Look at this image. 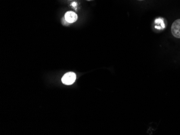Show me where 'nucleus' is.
Returning a JSON list of instances; mask_svg holds the SVG:
<instances>
[{
    "instance_id": "0eeeda50",
    "label": "nucleus",
    "mask_w": 180,
    "mask_h": 135,
    "mask_svg": "<svg viewBox=\"0 0 180 135\" xmlns=\"http://www.w3.org/2000/svg\"><path fill=\"white\" fill-rule=\"evenodd\" d=\"M138 1H144V0H138Z\"/></svg>"
},
{
    "instance_id": "7ed1b4c3",
    "label": "nucleus",
    "mask_w": 180,
    "mask_h": 135,
    "mask_svg": "<svg viewBox=\"0 0 180 135\" xmlns=\"http://www.w3.org/2000/svg\"><path fill=\"white\" fill-rule=\"evenodd\" d=\"M65 19L69 23H74L77 20L78 16L73 11H68L65 14Z\"/></svg>"
},
{
    "instance_id": "423d86ee",
    "label": "nucleus",
    "mask_w": 180,
    "mask_h": 135,
    "mask_svg": "<svg viewBox=\"0 0 180 135\" xmlns=\"http://www.w3.org/2000/svg\"><path fill=\"white\" fill-rule=\"evenodd\" d=\"M77 3L76 2H73L71 3V6H77Z\"/></svg>"
},
{
    "instance_id": "f03ea898",
    "label": "nucleus",
    "mask_w": 180,
    "mask_h": 135,
    "mask_svg": "<svg viewBox=\"0 0 180 135\" xmlns=\"http://www.w3.org/2000/svg\"><path fill=\"white\" fill-rule=\"evenodd\" d=\"M172 33L175 37L180 38V19L174 21L171 27Z\"/></svg>"
},
{
    "instance_id": "20e7f679",
    "label": "nucleus",
    "mask_w": 180,
    "mask_h": 135,
    "mask_svg": "<svg viewBox=\"0 0 180 135\" xmlns=\"http://www.w3.org/2000/svg\"><path fill=\"white\" fill-rule=\"evenodd\" d=\"M155 23H160V24H161L162 25V26L163 28H165V24L163 23V19H156L155 20Z\"/></svg>"
},
{
    "instance_id": "f257e3e1",
    "label": "nucleus",
    "mask_w": 180,
    "mask_h": 135,
    "mask_svg": "<svg viewBox=\"0 0 180 135\" xmlns=\"http://www.w3.org/2000/svg\"><path fill=\"white\" fill-rule=\"evenodd\" d=\"M76 79V75L73 72H69L66 73L65 75L63 76L62 81L64 84L66 85H70L73 84Z\"/></svg>"
},
{
    "instance_id": "6e6552de",
    "label": "nucleus",
    "mask_w": 180,
    "mask_h": 135,
    "mask_svg": "<svg viewBox=\"0 0 180 135\" xmlns=\"http://www.w3.org/2000/svg\"><path fill=\"white\" fill-rule=\"evenodd\" d=\"M88 1H91V0H88Z\"/></svg>"
},
{
    "instance_id": "39448f33",
    "label": "nucleus",
    "mask_w": 180,
    "mask_h": 135,
    "mask_svg": "<svg viewBox=\"0 0 180 135\" xmlns=\"http://www.w3.org/2000/svg\"><path fill=\"white\" fill-rule=\"evenodd\" d=\"M62 22H63V24L64 25H69V24L70 23H69L66 19H65V17L62 19Z\"/></svg>"
}]
</instances>
